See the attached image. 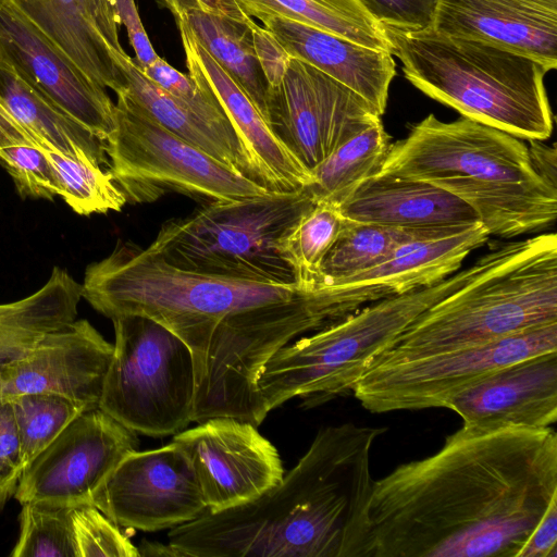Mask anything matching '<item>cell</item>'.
<instances>
[{"mask_svg": "<svg viewBox=\"0 0 557 557\" xmlns=\"http://www.w3.org/2000/svg\"><path fill=\"white\" fill-rule=\"evenodd\" d=\"M90 13L108 45L122 49L119 39V18L115 0H86Z\"/></svg>", "mask_w": 557, "mask_h": 557, "instance_id": "46", "label": "cell"}, {"mask_svg": "<svg viewBox=\"0 0 557 557\" xmlns=\"http://www.w3.org/2000/svg\"><path fill=\"white\" fill-rule=\"evenodd\" d=\"M175 21L188 74L212 91L233 126L281 189L298 190L311 185V172L278 140L240 85L203 48L183 17Z\"/></svg>", "mask_w": 557, "mask_h": 557, "instance_id": "23", "label": "cell"}, {"mask_svg": "<svg viewBox=\"0 0 557 557\" xmlns=\"http://www.w3.org/2000/svg\"><path fill=\"white\" fill-rule=\"evenodd\" d=\"M116 97L115 128L104 148L127 202H153L171 191L207 203L269 191L159 124L125 88Z\"/></svg>", "mask_w": 557, "mask_h": 557, "instance_id": "8", "label": "cell"}, {"mask_svg": "<svg viewBox=\"0 0 557 557\" xmlns=\"http://www.w3.org/2000/svg\"><path fill=\"white\" fill-rule=\"evenodd\" d=\"M0 61L103 143L115 128V103L11 0H0Z\"/></svg>", "mask_w": 557, "mask_h": 557, "instance_id": "16", "label": "cell"}, {"mask_svg": "<svg viewBox=\"0 0 557 557\" xmlns=\"http://www.w3.org/2000/svg\"><path fill=\"white\" fill-rule=\"evenodd\" d=\"M405 77L462 116L527 140L550 137L554 115L544 86L549 71L527 55L431 28L381 26Z\"/></svg>", "mask_w": 557, "mask_h": 557, "instance_id": "4", "label": "cell"}, {"mask_svg": "<svg viewBox=\"0 0 557 557\" xmlns=\"http://www.w3.org/2000/svg\"><path fill=\"white\" fill-rule=\"evenodd\" d=\"M470 225L395 227L347 220L322 260L313 287L323 281L348 277L375 267L404 244L449 236Z\"/></svg>", "mask_w": 557, "mask_h": 557, "instance_id": "29", "label": "cell"}, {"mask_svg": "<svg viewBox=\"0 0 557 557\" xmlns=\"http://www.w3.org/2000/svg\"><path fill=\"white\" fill-rule=\"evenodd\" d=\"M208 512L243 506L275 486L284 468L275 446L249 421L215 417L174 434Z\"/></svg>", "mask_w": 557, "mask_h": 557, "instance_id": "15", "label": "cell"}, {"mask_svg": "<svg viewBox=\"0 0 557 557\" xmlns=\"http://www.w3.org/2000/svg\"><path fill=\"white\" fill-rule=\"evenodd\" d=\"M71 506L22 504L20 536L12 557H77Z\"/></svg>", "mask_w": 557, "mask_h": 557, "instance_id": "37", "label": "cell"}, {"mask_svg": "<svg viewBox=\"0 0 557 557\" xmlns=\"http://www.w3.org/2000/svg\"><path fill=\"white\" fill-rule=\"evenodd\" d=\"M529 158L534 171L546 182L557 186V151L555 145L547 146L543 140H529Z\"/></svg>", "mask_w": 557, "mask_h": 557, "instance_id": "47", "label": "cell"}, {"mask_svg": "<svg viewBox=\"0 0 557 557\" xmlns=\"http://www.w3.org/2000/svg\"><path fill=\"white\" fill-rule=\"evenodd\" d=\"M47 159L61 197L79 215L121 211L127 202L109 170L69 157L27 132Z\"/></svg>", "mask_w": 557, "mask_h": 557, "instance_id": "33", "label": "cell"}, {"mask_svg": "<svg viewBox=\"0 0 557 557\" xmlns=\"http://www.w3.org/2000/svg\"><path fill=\"white\" fill-rule=\"evenodd\" d=\"M314 205L307 187L209 202L186 216L164 222L148 247L184 270L296 284L283 246Z\"/></svg>", "mask_w": 557, "mask_h": 557, "instance_id": "7", "label": "cell"}, {"mask_svg": "<svg viewBox=\"0 0 557 557\" xmlns=\"http://www.w3.org/2000/svg\"><path fill=\"white\" fill-rule=\"evenodd\" d=\"M24 469L21 438L11 401L0 397V492L5 498L14 493Z\"/></svg>", "mask_w": 557, "mask_h": 557, "instance_id": "41", "label": "cell"}, {"mask_svg": "<svg viewBox=\"0 0 557 557\" xmlns=\"http://www.w3.org/2000/svg\"><path fill=\"white\" fill-rule=\"evenodd\" d=\"M115 8L119 23L125 26L129 44L136 54L135 62L140 70H144L160 57L148 38L135 0H115Z\"/></svg>", "mask_w": 557, "mask_h": 557, "instance_id": "43", "label": "cell"}, {"mask_svg": "<svg viewBox=\"0 0 557 557\" xmlns=\"http://www.w3.org/2000/svg\"><path fill=\"white\" fill-rule=\"evenodd\" d=\"M520 557H557V505L536 525Z\"/></svg>", "mask_w": 557, "mask_h": 557, "instance_id": "45", "label": "cell"}, {"mask_svg": "<svg viewBox=\"0 0 557 557\" xmlns=\"http://www.w3.org/2000/svg\"><path fill=\"white\" fill-rule=\"evenodd\" d=\"M432 29L557 66V0H438Z\"/></svg>", "mask_w": 557, "mask_h": 557, "instance_id": "20", "label": "cell"}, {"mask_svg": "<svg viewBox=\"0 0 557 557\" xmlns=\"http://www.w3.org/2000/svg\"><path fill=\"white\" fill-rule=\"evenodd\" d=\"M138 447L135 431L100 408L84 411L25 467L14 497L21 505H91L113 470Z\"/></svg>", "mask_w": 557, "mask_h": 557, "instance_id": "12", "label": "cell"}, {"mask_svg": "<svg viewBox=\"0 0 557 557\" xmlns=\"http://www.w3.org/2000/svg\"><path fill=\"white\" fill-rule=\"evenodd\" d=\"M115 342L99 408L126 428L161 437L191 421L195 369L187 345L156 321L112 320Z\"/></svg>", "mask_w": 557, "mask_h": 557, "instance_id": "9", "label": "cell"}, {"mask_svg": "<svg viewBox=\"0 0 557 557\" xmlns=\"http://www.w3.org/2000/svg\"><path fill=\"white\" fill-rule=\"evenodd\" d=\"M0 100L29 133L76 160L109 165L104 143L0 61Z\"/></svg>", "mask_w": 557, "mask_h": 557, "instance_id": "28", "label": "cell"}, {"mask_svg": "<svg viewBox=\"0 0 557 557\" xmlns=\"http://www.w3.org/2000/svg\"><path fill=\"white\" fill-rule=\"evenodd\" d=\"M113 356L109 343L89 321L74 320L44 337L30 351L2 369L0 397L50 393L87 410L99 408Z\"/></svg>", "mask_w": 557, "mask_h": 557, "instance_id": "18", "label": "cell"}, {"mask_svg": "<svg viewBox=\"0 0 557 557\" xmlns=\"http://www.w3.org/2000/svg\"><path fill=\"white\" fill-rule=\"evenodd\" d=\"M253 49L270 88L277 87L288 69L292 57L276 39V37L263 26L255 24L251 27Z\"/></svg>", "mask_w": 557, "mask_h": 557, "instance_id": "42", "label": "cell"}, {"mask_svg": "<svg viewBox=\"0 0 557 557\" xmlns=\"http://www.w3.org/2000/svg\"><path fill=\"white\" fill-rule=\"evenodd\" d=\"M466 202L490 235L513 238L546 230L557 216V186L544 180H446L431 183Z\"/></svg>", "mask_w": 557, "mask_h": 557, "instance_id": "25", "label": "cell"}, {"mask_svg": "<svg viewBox=\"0 0 557 557\" xmlns=\"http://www.w3.org/2000/svg\"><path fill=\"white\" fill-rule=\"evenodd\" d=\"M299 284H273L184 270L148 246L119 242L90 263L82 298L102 315L151 319L189 348L195 369L193 422L232 417L252 423L267 413L248 313L289 299Z\"/></svg>", "mask_w": 557, "mask_h": 557, "instance_id": "2", "label": "cell"}, {"mask_svg": "<svg viewBox=\"0 0 557 557\" xmlns=\"http://www.w3.org/2000/svg\"><path fill=\"white\" fill-rule=\"evenodd\" d=\"M250 17L271 15L329 32L364 47L388 51L381 25L358 0H235ZM391 53V52H389Z\"/></svg>", "mask_w": 557, "mask_h": 557, "instance_id": "30", "label": "cell"}, {"mask_svg": "<svg viewBox=\"0 0 557 557\" xmlns=\"http://www.w3.org/2000/svg\"><path fill=\"white\" fill-rule=\"evenodd\" d=\"M77 557H138L139 550L121 527L94 505L73 507Z\"/></svg>", "mask_w": 557, "mask_h": 557, "instance_id": "38", "label": "cell"}, {"mask_svg": "<svg viewBox=\"0 0 557 557\" xmlns=\"http://www.w3.org/2000/svg\"><path fill=\"white\" fill-rule=\"evenodd\" d=\"M376 174L429 183L543 180L522 139L462 115L443 122L433 114L414 124L404 139L391 144Z\"/></svg>", "mask_w": 557, "mask_h": 557, "instance_id": "11", "label": "cell"}, {"mask_svg": "<svg viewBox=\"0 0 557 557\" xmlns=\"http://www.w3.org/2000/svg\"><path fill=\"white\" fill-rule=\"evenodd\" d=\"M516 240L494 243L467 269L406 294L372 302L281 348L265 364L258 388L268 412L294 397L320 406L352 391L375 359L428 308L502 260Z\"/></svg>", "mask_w": 557, "mask_h": 557, "instance_id": "5", "label": "cell"}, {"mask_svg": "<svg viewBox=\"0 0 557 557\" xmlns=\"http://www.w3.org/2000/svg\"><path fill=\"white\" fill-rule=\"evenodd\" d=\"M490 237L476 222L456 234L401 245L389 258L348 277L317 284L331 323L363 305L430 286L456 273Z\"/></svg>", "mask_w": 557, "mask_h": 557, "instance_id": "17", "label": "cell"}, {"mask_svg": "<svg viewBox=\"0 0 557 557\" xmlns=\"http://www.w3.org/2000/svg\"><path fill=\"white\" fill-rule=\"evenodd\" d=\"M384 428L321 429L259 498L170 529L180 557H372L370 451Z\"/></svg>", "mask_w": 557, "mask_h": 557, "instance_id": "3", "label": "cell"}, {"mask_svg": "<svg viewBox=\"0 0 557 557\" xmlns=\"http://www.w3.org/2000/svg\"><path fill=\"white\" fill-rule=\"evenodd\" d=\"M91 505L121 528L156 532L208 511L194 470L172 441L129 453L96 493Z\"/></svg>", "mask_w": 557, "mask_h": 557, "instance_id": "14", "label": "cell"}, {"mask_svg": "<svg viewBox=\"0 0 557 557\" xmlns=\"http://www.w3.org/2000/svg\"><path fill=\"white\" fill-rule=\"evenodd\" d=\"M0 163L22 198L52 200L59 196L53 172L27 131L0 100Z\"/></svg>", "mask_w": 557, "mask_h": 557, "instance_id": "35", "label": "cell"}, {"mask_svg": "<svg viewBox=\"0 0 557 557\" xmlns=\"http://www.w3.org/2000/svg\"><path fill=\"white\" fill-rule=\"evenodd\" d=\"M25 467L87 409L50 393H27L11 398Z\"/></svg>", "mask_w": 557, "mask_h": 557, "instance_id": "36", "label": "cell"}, {"mask_svg": "<svg viewBox=\"0 0 557 557\" xmlns=\"http://www.w3.org/2000/svg\"><path fill=\"white\" fill-rule=\"evenodd\" d=\"M5 497L2 495V493L0 492V505L4 502Z\"/></svg>", "mask_w": 557, "mask_h": 557, "instance_id": "49", "label": "cell"}, {"mask_svg": "<svg viewBox=\"0 0 557 557\" xmlns=\"http://www.w3.org/2000/svg\"><path fill=\"white\" fill-rule=\"evenodd\" d=\"M258 20L292 58L312 65L356 92L379 116L384 114L396 73L388 51L371 49L285 17L262 15Z\"/></svg>", "mask_w": 557, "mask_h": 557, "instance_id": "21", "label": "cell"}, {"mask_svg": "<svg viewBox=\"0 0 557 557\" xmlns=\"http://www.w3.org/2000/svg\"><path fill=\"white\" fill-rule=\"evenodd\" d=\"M557 505L554 429L463 426L374 481L372 557H520Z\"/></svg>", "mask_w": 557, "mask_h": 557, "instance_id": "1", "label": "cell"}, {"mask_svg": "<svg viewBox=\"0 0 557 557\" xmlns=\"http://www.w3.org/2000/svg\"><path fill=\"white\" fill-rule=\"evenodd\" d=\"M174 18L181 17L191 11H201L224 16L240 23L252 25L256 22L248 16L235 0H161Z\"/></svg>", "mask_w": 557, "mask_h": 557, "instance_id": "44", "label": "cell"}, {"mask_svg": "<svg viewBox=\"0 0 557 557\" xmlns=\"http://www.w3.org/2000/svg\"><path fill=\"white\" fill-rule=\"evenodd\" d=\"M389 146L381 117L339 145L312 171L313 181L307 189L314 202H344L361 183L377 173Z\"/></svg>", "mask_w": 557, "mask_h": 557, "instance_id": "32", "label": "cell"}, {"mask_svg": "<svg viewBox=\"0 0 557 557\" xmlns=\"http://www.w3.org/2000/svg\"><path fill=\"white\" fill-rule=\"evenodd\" d=\"M379 117L356 92L295 58L282 83L269 87L268 124L311 174L339 145Z\"/></svg>", "mask_w": 557, "mask_h": 557, "instance_id": "13", "label": "cell"}, {"mask_svg": "<svg viewBox=\"0 0 557 557\" xmlns=\"http://www.w3.org/2000/svg\"><path fill=\"white\" fill-rule=\"evenodd\" d=\"M355 222L395 227H437L479 222L474 211L457 196L429 182L373 175L339 206Z\"/></svg>", "mask_w": 557, "mask_h": 557, "instance_id": "24", "label": "cell"}, {"mask_svg": "<svg viewBox=\"0 0 557 557\" xmlns=\"http://www.w3.org/2000/svg\"><path fill=\"white\" fill-rule=\"evenodd\" d=\"M127 94L159 124L269 190H283L232 124L195 113L148 78L124 50L109 47Z\"/></svg>", "mask_w": 557, "mask_h": 557, "instance_id": "22", "label": "cell"}, {"mask_svg": "<svg viewBox=\"0 0 557 557\" xmlns=\"http://www.w3.org/2000/svg\"><path fill=\"white\" fill-rule=\"evenodd\" d=\"M346 222L337 205L315 202L285 238V258L302 287L313 288L320 264Z\"/></svg>", "mask_w": 557, "mask_h": 557, "instance_id": "34", "label": "cell"}, {"mask_svg": "<svg viewBox=\"0 0 557 557\" xmlns=\"http://www.w3.org/2000/svg\"><path fill=\"white\" fill-rule=\"evenodd\" d=\"M447 409L468 428H549L557 420V351L492 372L455 396Z\"/></svg>", "mask_w": 557, "mask_h": 557, "instance_id": "19", "label": "cell"}, {"mask_svg": "<svg viewBox=\"0 0 557 557\" xmlns=\"http://www.w3.org/2000/svg\"><path fill=\"white\" fill-rule=\"evenodd\" d=\"M557 322V236L516 240L496 264L422 312L373 362L484 345Z\"/></svg>", "mask_w": 557, "mask_h": 557, "instance_id": "6", "label": "cell"}, {"mask_svg": "<svg viewBox=\"0 0 557 557\" xmlns=\"http://www.w3.org/2000/svg\"><path fill=\"white\" fill-rule=\"evenodd\" d=\"M141 71L200 116L220 124H232L219 100L201 81L180 72L161 57Z\"/></svg>", "mask_w": 557, "mask_h": 557, "instance_id": "39", "label": "cell"}, {"mask_svg": "<svg viewBox=\"0 0 557 557\" xmlns=\"http://www.w3.org/2000/svg\"><path fill=\"white\" fill-rule=\"evenodd\" d=\"M553 351H557V322L480 346L375 364L361 375L351 392L373 413L447 408L455 396L492 372Z\"/></svg>", "mask_w": 557, "mask_h": 557, "instance_id": "10", "label": "cell"}, {"mask_svg": "<svg viewBox=\"0 0 557 557\" xmlns=\"http://www.w3.org/2000/svg\"><path fill=\"white\" fill-rule=\"evenodd\" d=\"M81 298L82 284L65 270L54 267L38 290L0 304V374L48 334L76 320Z\"/></svg>", "mask_w": 557, "mask_h": 557, "instance_id": "27", "label": "cell"}, {"mask_svg": "<svg viewBox=\"0 0 557 557\" xmlns=\"http://www.w3.org/2000/svg\"><path fill=\"white\" fill-rule=\"evenodd\" d=\"M11 1L96 84L115 94L126 88L86 0Z\"/></svg>", "mask_w": 557, "mask_h": 557, "instance_id": "26", "label": "cell"}, {"mask_svg": "<svg viewBox=\"0 0 557 557\" xmlns=\"http://www.w3.org/2000/svg\"><path fill=\"white\" fill-rule=\"evenodd\" d=\"M181 17L203 48L240 85L268 122L269 86L260 69L251 35V27L256 23L249 25L201 11H191Z\"/></svg>", "mask_w": 557, "mask_h": 557, "instance_id": "31", "label": "cell"}, {"mask_svg": "<svg viewBox=\"0 0 557 557\" xmlns=\"http://www.w3.org/2000/svg\"><path fill=\"white\" fill-rule=\"evenodd\" d=\"M381 25L418 32L431 28L438 0H358Z\"/></svg>", "mask_w": 557, "mask_h": 557, "instance_id": "40", "label": "cell"}, {"mask_svg": "<svg viewBox=\"0 0 557 557\" xmlns=\"http://www.w3.org/2000/svg\"><path fill=\"white\" fill-rule=\"evenodd\" d=\"M140 556H177L170 544L144 541L138 547Z\"/></svg>", "mask_w": 557, "mask_h": 557, "instance_id": "48", "label": "cell"}]
</instances>
